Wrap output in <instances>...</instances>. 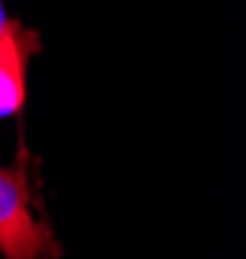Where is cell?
<instances>
[{
	"instance_id": "obj_1",
	"label": "cell",
	"mask_w": 246,
	"mask_h": 259,
	"mask_svg": "<svg viewBox=\"0 0 246 259\" xmlns=\"http://www.w3.org/2000/svg\"><path fill=\"white\" fill-rule=\"evenodd\" d=\"M50 249V236L29 210L24 182L0 168V251L6 259H36Z\"/></svg>"
},
{
	"instance_id": "obj_2",
	"label": "cell",
	"mask_w": 246,
	"mask_h": 259,
	"mask_svg": "<svg viewBox=\"0 0 246 259\" xmlns=\"http://www.w3.org/2000/svg\"><path fill=\"white\" fill-rule=\"evenodd\" d=\"M26 99V47L16 31L0 36V117L16 114Z\"/></svg>"
},
{
	"instance_id": "obj_3",
	"label": "cell",
	"mask_w": 246,
	"mask_h": 259,
	"mask_svg": "<svg viewBox=\"0 0 246 259\" xmlns=\"http://www.w3.org/2000/svg\"><path fill=\"white\" fill-rule=\"evenodd\" d=\"M11 29H13V26L6 21V13H3V8H0V36H3L6 31H11Z\"/></svg>"
}]
</instances>
